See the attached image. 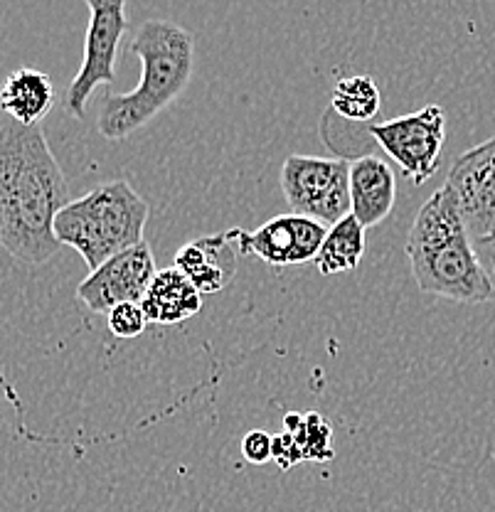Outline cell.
Returning a JSON list of instances; mask_svg holds the SVG:
<instances>
[{"instance_id":"7","label":"cell","mask_w":495,"mask_h":512,"mask_svg":"<svg viewBox=\"0 0 495 512\" xmlns=\"http://www.w3.org/2000/svg\"><path fill=\"white\" fill-rule=\"evenodd\" d=\"M367 131L414 185H424L439 170L446 143V114L439 104L372 124Z\"/></svg>"},{"instance_id":"8","label":"cell","mask_w":495,"mask_h":512,"mask_svg":"<svg viewBox=\"0 0 495 512\" xmlns=\"http://www.w3.org/2000/svg\"><path fill=\"white\" fill-rule=\"evenodd\" d=\"M328 227L303 215H279L254 232L230 229V237L242 256H257L269 266H296L316 261Z\"/></svg>"},{"instance_id":"20","label":"cell","mask_w":495,"mask_h":512,"mask_svg":"<svg viewBox=\"0 0 495 512\" xmlns=\"http://www.w3.org/2000/svg\"><path fill=\"white\" fill-rule=\"evenodd\" d=\"M473 247H476L478 259H481L483 271L488 276V284H491L493 291V303H495V234H488V237L473 239Z\"/></svg>"},{"instance_id":"1","label":"cell","mask_w":495,"mask_h":512,"mask_svg":"<svg viewBox=\"0 0 495 512\" xmlns=\"http://www.w3.org/2000/svg\"><path fill=\"white\" fill-rule=\"evenodd\" d=\"M72 202L42 126L5 116L0 124V242L18 261L40 266L60 252L55 222Z\"/></svg>"},{"instance_id":"11","label":"cell","mask_w":495,"mask_h":512,"mask_svg":"<svg viewBox=\"0 0 495 512\" xmlns=\"http://www.w3.org/2000/svg\"><path fill=\"white\" fill-rule=\"evenodd\" d=\"M237 256L230 232L207 234L183 244L175 252V266L190 276L202 296H212L230 286L237 274Z\"/></svg>"},{"instance_id":"13","label":"cell","mask_w":495,"mask_h":512,"mask_svg":"<svg viewBox=\"0 0 495 512\" xmlns=\"http://www.w3.org/2000/svg\"><path fill=\"white\" fill-rule=\"evenodd\" d=\"M151 323L175 325L195 318L202 311V293L178 266L161 269L141 301Z\"/></svg>"},{"instance_id":"17","label":"cell","mask_w":495,"mask_h":512,"mask_svg":"<svg viewBox=\"0 0 495 512\" xmlns=\"http://www.w3.org/2000/svg\"><path fill=\"white\" fill-rule=\"evenodd\" d=\"M286 434L296 441L303 461H330V426L316 412H289L284 419Z\"/></svg>"},{"instance_id":"16","label":"cell","mask_w":495,"mask_h":512,"mask_svg":"<svg viewBox=\"0 0 495 512\" xmlns=\"http://www.w3.org/2000/svg\"><path fill=\"white\" fill-rule=\"evenodd\" d=\"M382 94L380 87L367 74H355V77L340 79L333 87V99H330V109L348 121H365L375 119L380 114Z\"/></svg>"},{"instance_id":"12","label":"cell","mask_w":495,"mask_h":512,"mask_svg":"<svg viewBox=\"0 0 495 512\" xmlns=\"http://www.w3.org/2000/svg\"><path fill=\"white\" fill-rule=\"evenodd\" d=\"M350 200L353 217L365 229L385 222L397 200V178L390 163L375 156L355 158L350 163Z\"/></svg>"},{"instance_id":"9","label":"cell","mask_w":495,"mask_h":512,"mask_svg":"<svg viewBox=\"0 0 495 512\" xmlns=\"http://www.w3.org/2000/svg\"><path fill=\"white\" fill-rule=\"evenodd\" d=\"M156 259L148 242L111 256L99 269L89 271L77 286V298L92 313H109L121 303H141L156 279Z\"/></svg>"},{"instance_id":"18","label":"cell","mask_w":495,"mask_h":512,"mask_svg":"<svg viewBox=\"0 0 495 512\" xmlns=\"http://www.w3.org/2000/svg\"><path fill=\"white\" fill-rule=\"evenodd\" d=\"M106 323H109V330L116 335V338L133 340L138 338V335L146 333L151 320H148L141 303L133 301V303H121V306H116L114 311L106 313Z\"/></svg>"},{"instance_id":"4","label":"cell","mask_w":495,"mask_h":512,"mask_svg":"<svg viewBox=\"0 0 495 512\" xmlns=\"http://www.w3.org/2000/svg\"><path fill=\"white\" fill-rule=\"evenodd\" d=\"M148 215V202L126 180H111L69 202L57 217L55 232L94 271L111 256L146 242Z\"/></svg>"},{"instance_id":"2","label":"cell","mask_w":495,"mask_h":512,"mask_svg":"<svg viewBox=\"0 0 495 512\" xmlns=\"http://www.w3.org/2000/svg\"><path fill=\"white\" fill-rule=\"evenodd\" d=\"M407 259L414 284L422 293L461 303L493 301L491 284L463 222L459 200L446 183L414 217L407 237Z\"/></svg>"},{"instance_id":"15","label":"cell","mask_w":495,"mask_h":512,"mask_svg":"<svg viewBox=\"0 0 495 512\" xmlns=\"http://www.w3.org/2000/svg\"><path fill=\"white\" fill-rule=\"evenodd\" d=\"M365 254V227L348 215L333 227H328L326 239L321 244V252L316 256V266L323 276L345 274L355 271Z\"/></svg>"},{"instance_id":"21","label":"cell","mask_w":495,"mask_h":512,"mask_svg":"<svg viewBox=\"0 0 495 512\" xmlns=\"http://www.w3.org/2000/svg\"><path fill=\"white\" fill-rule=\"evenodd\" d=\"M274 461H279V466L284 468V471H289L291 466H296V463L303 461L296 441L291 439L289 434H279L274 439Z\"/></svg>"},{"instance_id":"6","label":"cell","mask_w":495,"mask_h":512,"mask_svg":"<svg viewBox=\"0 0 495 512\" xmlns=\"http://www.w3.org/2000/svg\"><path fill=\"white\" fill-rule=\"evenodd\" d=\"M89 5V28L84 37V60L67 89L65 106L74 119H84L87 104L99 84L116 82V55L129 28V0H84Z\"/></svg>"},{"instance_id":"3","label":"cell","mask_w":495,"mask_h":512,"mask_svg":"<svg viewBox=\"0 0 495 512\" xmlns=\"http://www.w3.org/2000/svg\"><path fill=\"white\" fill-rule=\"evenodd\" d=\"M131 52L141 60V82L129 94H106L97 111V128L106 141H124L156 119L188 89L195 69V35L170 20L138 25Z\"/></svg>"},{"instance_id":"5","label":"cell","mask_w":495,"mask_h":512,"mask_svg":"<svg viewBox=\"0 0 495 512\" xmlns=\"http://www.w3.org/2000/svg\"><path fill=\"white\" fill-rule=\"evenodd\" d=\"M281 190L294 215L328 227L353 215L350 163L345 158L289 156L281 165Z\"/></svg>"},{"instance_id":"14","label":"cell","mask_w":495,"mask_h":512,"mask_svg":"<svg viewBox=\"0 0 495 512\" xmlns=\"http://www.w3.org/2000/svg\"><path fill=\"white\" fill-rule=\"evenodd\" d=\"M0 106H3L5 116L15 119L18 124L40 126L55 106V84H52L50 74L30 67L10 72L3 92H0Z\"/></svg>"},{"instance_id":"19","label":"cell","mask_w":495,"mask_h":512,"mask_svg":"<svg viewBox=\"0 0 495 512\" xmlns=\"http://www.w3.org/2000/svg\"><path fill=\"white\" fill-rule=\"evenodd\" d=\"M242 453L249 463L262 466V463L274 458V439H271V436L262 429L249 431L242 441Z\"/></svg>"},{"instance_id":"10","label":"cell","mask_w":495,"mask_h":512,"mask_svg":"<svg viewBox=\"0 0 495 512\" xmlns=\"http://www.w3.org/2000/svg\"><path fill=\"white\" fill-rule=\"evenodd\" d=\"M446 185L459 200L471 237L495 234V136L459 156L451 165Z\"/></svg>"}]
</instances>
